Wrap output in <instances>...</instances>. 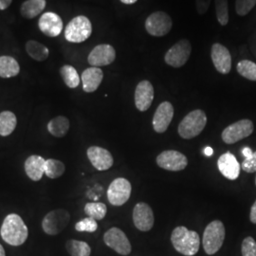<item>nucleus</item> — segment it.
I'll return each instance as SVG.
<instances>
[{
	"label": "nucleus",
	"instance_id": "obj_35",
	"mask_svg": "<svg viewBox=\"0 0 256 256\" xmlns=\"http://www.w3.org/2000/svg\"><path fill=\"white\" fill-rule=\"evenodd\" d=\"M256 5V0H236V10L240 16H245L254 9Z\"/></svg>",
	"mask_w": 256,
	"mask_h": 256
},
{
	"label": "nucleus",
	"instance_id": "obj_4",
	"mask_svg": "<svg viewBox=\"0 0 256 256\" xmlns=\"http://www.w3.org/2000/svg\"><path fill=\"white\" fill-rule=\"evenodd\" d=\"M207 124V116L203 110H196L188 113L178 126V134L186 140L198 136Z\"/></svg>",
	"mask_w": 256,
	"mask_h": 256
},
{
	"label": "nucleus",
	"instance_id": "obj_18",
	"mask_svg": "<svg viewBox=\"0 0 256 256\" xmlns=\"http://www.w3.org/2000/svg\"><path fill=\"white\" fill-rule=\"evenodd\" d=\"M40 30L48 37H57L63 30L62 18L54 12H45L38 21Z\"/></svg>",
	"mask_w": 256,
	"mask_h": 256
},
{
	"label": "nucleus",
	"instance_id": "obj_9",
	"mask_svg": "<svg viewBox=\"0 0 256 256\" xmlns=\"http://www.w3.org/2000/svg\"><path fill=\"white\" fill-rule=\"evenodd\" d=\"M172 28V19L164 12H156L146 21L147 32L155 37L164 36Z\"/></svg>",
	"mask_w": 256,
	"mask_h": 256
},
{
	"label": "nucleus",
	"instance_id": "obj_2",
	"mask_svg": "<svg viewBox=\"0 0 256 256\" xmlns=\"http://www.w3.org/2000/svg\"><path fill=\"white\" fill-rule=\"evenodd\" d=\"M171 242L178 252L185 256H194L200 250V238L196 232L180 226L173 230Z\"/></svg>",
	"mask_w": 256,
	"mask_h": 256
},
{
	"label": "nucleus",
	"instance_id": "obj_24",
	"mask_svg": "<svg viewBox=\"0 0 256 256\" xmlns=\"http://www.w3.org/2000/svg\"><path fill=\"white\" fill-rule=\"evenodd\" d=\"M20 66L18 61L10 56H0V77L12 78L18 75Z\"/></svg>",
	"mask_w": 256,
	"mask_h": 256
},
{
	"label": "nucleus",
	"instance_id": "obj_17",
	"mask_svg": "<svg viewBox=\"0 0 256 256\" xmlns=\"http://www.w3.org/2000/svg\"><path fill=\"white\" fill-rule=\"evenodd\" d=\"M86 154L93 167L99 171L108 170L114 164V160L111 153L102 147H90Z\"/></svg>",
	"mask_w": 256,
	"mask_h": 256
},
{
	"label": "nucleus",
	"instance_id": "obj_15",
	"mask_svg": "<svg viewBox=\"0 0 256 256\" xmlns=\"http://www.w3.org/2000/svg\"><path fill=\"white\" fill-rule=\"evenodd\" d=\"M174 117V108L171 102H164L156 110L153 118V128L156 133H164Z\"/></svg>",
	"mask_w": 256,
	"mask_h": 256
},
{
	"label": "nucleus",
	"instance_id": "obj_10",
	"mask_svg": "<svg viewBox=\"0 0 256 256\" xmlns=\"http://www.w3.org/2000/svg\"><path fill=\"white\" fill-rule=\"evenodd\" d=\"M192 52V46L187 39L176 43L165 54V63L173 68H182L187 63Z\"/></svg>",
	"mask_w": 256,
	"mask_h": 256
},
{
	"label": "nucleus",
	"instance_id": "obj_1",
	"mask_svg": "<svg viewBox=\"0 0 256 256\" xmlns=\"http://www.w3.org/2000/svg\"><path fill=\"white\" fill-rule=\"evenodd\" d=\"M0 234L7 244L16 247L26 242L28 230L20 216L16 214H10L2 223Z\"/></svg>",
	"mask_w": 256,
	"mask_h": 256
},
{
	"label": "nucleus",
	"instance_id": "obj_26",
	"mask_svg": "<svg viewBox=\"0 0 256 256\" xmlns=\"http://www.w3.org/2000/svg\"><path fill=\"white\" fill-rule=\"evenodd\" d=\"M18 120L14 113L10 111H3L0 113V136L7 137L16 128Z\"/></svg>",
	"mask_w": 256,
	"mask_h": 256
},
{
	"label": "nucleus",
	"instance_id": "obj_8",
	"mask_svg": "<svg viewBox=\"0 0 256 256\" xmlns=\"http://www.w3.org/2000/svg\"><path fill=\"white\" fill-rule=\"evenodd\" d=\"M131 191V183L124 178H118L110 183L108 190V202L113 206H122L130 198Z\"/></svg>",
	"mask_w": 256,
	"mask_h": 256
},
{
	"label": "nucleus",
	"instance_id": "obj_20",
	"mask_svg": "<svg viewBox=\"0 0 256 256\" xmlns=\"http://www.w3.org/2000/svg\"><path fill=\"white\" fill-rule=\"evenodd\" d=\"M220 173L230 180H236L240 174L241 166L234 155L227 152L221 155L218 160Z\"/></svg>",
	"mask_w": 256,
	"mask_h": 256
},
{
	"label": "nucleus",
	"instance_id": "obj_44",
	"mask_svg": "<svg viewBox=\"0 0 256 256\" xmlns=\"http://www.w3.org/2000/svg\"><path fill=\"white\" fill-rule=\"evenodd\" d=\"M0 256H6L5 250H4V248L2 247L1 244H0Z\"/></svg>",
	"mask_w": 256,
	"mask_h": 256
},
{
	"label": "nucleus",
	"instance_id": "obj_12",
	"mask_svg": "<svg viewBox=\"0 0 256 256\" xmlns=\"http://www.w3.org/2000/svg\"><path fill=\"white\" fill-rule=\"evenodd\" d=\"M104 241L108 247L118 252L120 256H128L131 252V244L126 234L119 228H111L104 236Z\"/></svg>",
	"mask_w": 256,
	"mask_h": 256
},
{
	"label": "nucleus",
	"instance_id": "obj_28",
	"mask_svg": "<svg viewBox=\"0 0 256 256\" xmlns=\"http://www.w3.org/2000/svg\"><path fill=\"white\" fill-rule=\"evenodd\" d=\"M66 248L72 256H90L92 254V248L84 241L68 240L66 243Z\"/></svg>",
	"mask_w": 256,
	"mask_h": 256
},
{
	"label": "nucleus",
	"instance_id": "obj_21",
	"mask_svg": "<svg viewBox=\"0 0 256 256\" xmlns=\"http://www.w3.org/2000/svg\"><path fill=\"white\" fill-rule=\"evenodd\" d=\"M104 78V72L100 68H88L82 74V90L84 92H96Z\"/></svg>",
	"mask_w": 256,
	"mask_h": 256
},
{
	"label": "nucleus",
	"instance_id": "obj_30",
	"mask_svg": "<svg viewBox=\"0 0 256 256\" xmlns=\"http://www.w3.org/2000/svg\"><path fill=\"white\" fill-rule=\"evenodd\" d=\"M84 212L93 220H102L104 218L108 208L106 204L102 202H90L86 203L84 206Z\"/></svg>",
	"mask_w": 256,
	"mask_h": 256
},
{
	"label": "nucleus",
	"instance_id": "obj_25",
	"mask_svg": "<svg viewBox=\"0 0 256 256\" xmlns=\"http://www.w3.org/2000/svg\"><path fill=\"white\" fill-rule=\"evenodd\" d=\"M70 129V120L64 116H58L50 120L48 124V132L56 138H63L68 134Z\"/></svg>",
	"mask_w": 256,
	"mask_h": 256
},
{
	"label": "nucleus",
	"instance_id": "obj_36",
	"mask_svg": "<svg viewBox=\"0 0 256 256\" xmlns=\"http://www.w3.org/2000/svg\"><path fill=\"white\" fill-rule=\"evenodd\" d=\"M242 256H256V241L252 238H246L241 245Z\"/></svg>",
	"mask_w": 256,
	"mask_h": 256
},
{
	"label": "nucleus",
	"instance_id": "obj_45",
	"mask_svg": "<svg viewBox=\"0 0 256 256\" xmlns=\"http://www.w3.org/2000/svg\"></svg>",
	"mask_w": 256,
	"mask_h": 256
},
{
	"label": "nucleus",
	"instance_id": "obj_37",
	"mask_svg": "<svg viewBox=\"0 0 256 256\" xmlns=\"http://www.w3.org/2000/svg\"><path fill=\"white\" fill-rule=\"evenodd\" d=\"M241 168L247 172V173H254L256 172V152H254V154L246 158L242 164H241Z\"/></svg>",
	"mask_w": 256,
	"mask_h": 256
},
{
	"label": "nucleus",
	"instance_id": "obj_11",
	"mask_svg": "<svg viewBox=\"0 0 256 256\" xmlns=\"http://www.w3.org/2000/svg\"><path fill=\"white\" fill-rule=\"evenodd\" d=\"M156 164L164 170L178 172L187 167L188 160L178 151L166 150L156 156Z\"/></svg>",
	"mask_w": 256,
	"mask_h": 256
},
{
	"label": "nucleus",
	"instance_id": "obj_33",
	"mask_svg": "<svg viewBox=\"0 0 256 256\" xmlns=\"http://www.w3.org/2000/svg\"><path fill=\"white\" fill-rule=\"evenodd\" d=\"M216 1V18L220 25L226 26L229 22V9L228 0H214Z\"/></svg>",
	"mask_w": 256,
	"mask_h": 256
},
{
	"label": "nucleus",
	"instance_id": "obj_34",
	"mask_svg": "<svg viewBox=\"0 0 256 256\" xmlns=\"http://www.w3.org/2000/svg\"><path fill=\"white\" fill-rule=\"evenodd\" d=\"M98 229L97 220H93L92 218H86L79 221L75 225V230L77 232H94Z\"/></svg>",
	"mask_w": 256,
	"mask_h": 256
},
{
	"label": "nucleus",
	"instance_id": "obj_22",
	"mask_svg": "<svg viewBox=\"0 0 256 256\" xmlns=\"http://www.w3.org/2000/svg\"><path fill=\"white\" fill-rule=\"evenodd\" d=\"M45 164L46 160L42 156H30L25 162V172L32 180L38 182L45 174Z\"/></svg>",
	"mask_w": 256,
	"mask_h": 256
},
{
	"label": "nucleus",
	"instance_id": "obj_23",
	"mask_svg": "<svg viewBox=\"0 0 256 256\" xmlns=\"http://www.w3.org/2000/svg\"><path fill=\"white\" fill-rule=\"evenodd\" d=\"M46 0H27L21 6V14L25 18H34L46 8Z\"/></svg>",
	"mask_w": 256,
	"mask_h": 256
},
{
	"label": "nucleus",
	"instance_id": "obj_3",
	"mask_svg": "<svg viewBox=\"0 0 256 256\" xmlns=\"http://www.w3.org/2000/svg\"><path fill=\"white\" fill-rule=\"evenodd\" d=\"M226 236L224 224L220 220H214L208 224L203 232L202 245L205 252L212 256L220 250Z\"/></svg>",
	"mask_w": 256,
	"mask_h": 256
},
{
	"label": "nucleus",
	"instance_id": "obj_27",
	"mask_svg": "<svg viewBox=\"0 0 256 256\" xmlns=\"http://www.w3.org/2000/svg\"><path fill=\"white\" fill-rule=\"evenodd\" d=\"M26 50L28 54L30 55L32 59L39 62L45 61L48 57V54H50L48 48L46 46L42 45L41 43L34 40L28 41L26 44Z\"/></svg>",
	"mask_w": 256,
	"mask_h": 256
},
{
	"label": "nucleus",
	"instance_id": "obj_43",
	"mask_svg": "<svg viewBox=\"0 0 256 256\" xmlns=\"http://www.w3.org/2000/svg\"><path fill=\"white\" fill-rule=\"evenodd\" d=\"M138 0H120V2L122 3H124V4H128V5H130V4H134V3H136Z\"/></svg>",
	"mask_w": 256,
	"mask_h": 256
},
{
	"label": "nucleus",
	"instance_id": "obj_29",
	"mask_svg": "<svg viewBox=\"0 0 256 256\" xmlns=\"http://www.w3.org/2000/svg\"><path fill=\"white\" fill-rule=\"evenodd\" d=\"M60 74L64 80V84L70 88H76L80 84V77L77 70L74 68L72 66L64 64L61 70Z\"/></svg>",
	"mask_w": 256,
	"mask_h": 256
},
{
	"label": "nucleus",
	"instance_id": "obj_13",
	"mask_svg": "<svg viewBox=\"0 0 256 256\" xmlns=\"http://www.w3.org/2000/svg\"><path fill=\"white\" fill-rule=\"evenodd\" d=\"M133 222L138 230L148 232L154 226V214L146 202H140L133 210Z\"/></svg>",
	"mask_w": 256,
	"mask_h": 256
},
{
	"label": "nucleus",
	"instance_id": "obj_19",
	"mask_svg": "<svg viewBox=\"0 0 256 256\" xmlns=\"http://www.w3.org/2000/svg\"><path fill=\"white\" fill-rule=\"evenodd\" d=\"M154 100V88L149 81H142L138 84L135 90V106L138 110L144 112L149 110Z\"/></svg>",
	"mask_w": 256,
	"mask_h": 256
},
{
	"label": "nucleus",
	"instance_id": "obj_7",
	"mask_svg": "<svg viewBox=\"0 0 256 256\" xmlns=\"http://www.w3.org/2000/svg\"><path fill=\"white\" fill-rule=\"evenodd\" d=\"M254 132V124L250 120H240L230 124L221 134L223 142L227 144H234L239 140L250 136Z\"/></svg>",
	"mask_w": 256,
	"mask_h": 256
},
{
	"label": "nucleus",
	"instance_id": "obj_31",
	"mask_svg": "<svg viewBox=\"0 0 256 256\" xmlns=\"http://www.w3.org/2000/svg\"><path fill=\"white\" fill-rule=\"evenodd\" d=\"M66 170L64 164L58 160H46L45 164V174L50 178H58L63 176Z\"/></svg>",
	"mask_w": 256,
	"mask_h": 256
},
{
	"label": "nucleus",
	"instance_id": "obj_16",
	"mask_svg": "<svg viewBox=\"0 0 256 256\" xmlns=\"http://www.w3.org/2000/svg\"><path fill=\"white\" fill-rule=\"evenodd\" d=\"M210 57L216 70L221 74H228L232 70V56L226 46L216 43L212 46Z\"/></svg>",
	"mask_w": 256,
	"mask_h": 256
},
{
	"label": "nucleus",
	"instance_id": "obj_42",
	"mask_svg": "<svg viewBox=\"0 0 256 256\" xmlns=\"http://www.w3.org/2000/svg\"><path fill=\"white\" fill-rule=\"evenodd\" d=\"M204 152H205V155L208 156H210L212 155V153H214V150H212V147L208 146L205 148Z\"/></svg>",
	"mask_w": 256,
	"mask_h": 256
},
{
	"label": "nucleus",
	"instance_id": "obj_5",
	"mask_svg": "<svg viewBox=\"0 0 256 256\" xmlns=\"http://www.w3.org/2000/svg\"><path fill=\"white\" fill-rule=\"evenodd\" d=\"M92 34V22L84 16L72 19L64 30V37L70 43H82L88 39Z\"/></svg>",
	"mask_w": 256,
	"mask_h": 256
},
{
	"label": "nucleus",
	"instance_id": "obj_41",
	"mask_svg": "<svg viewBox=\"0 0 256 256\" xmlns=\"http://www.w3.org/2000/svg\"><path fill=\"white\" fill-rule=\"evenodd\" d=\"M242 154L243 156H245V158H248V156H250L254 154V152H252V150L250 148V147H245L243 150H242Z\"/></svg>",
	"mask_w": 256,
	"mask_h": 256
},
{
	"label": "nucleus",
	"instance_id": "obj_39",
	"mask_svg": "<svg viewBox=\"0 0 256 256\" xmlns=\"http://www.w3.org/2000/svg\"><path fill=\"white\" fill-rule=\"evenodd\" d=\"M250 220L252 223L256 224V202L254 203L250 209Z\"/></svg>",
	"mask_w": 256,
	"mask_h": 256
},
{
	"label": "nucleus",
	"instance_id": "obj_38",
	"mask_svg": "<svg viewBox=\"0 0 256 256\" xmlns=\"http://www.w3.org/2000/svg\"><path fill=\"white\" fill-rule=\"evenodd\" d=\"M210 0H196V10L200 14H204L210 7Z\"/></svg>",
	"mask_w": 256,
	"mask_h": 256
},
{
	"label": "nucleus",
	"instance_id": "obj_40",
	"mask_svg": "<svg viewBox=\"0 0 256 256\" xmlns=\"http://www.w3.org/2000/svg\"><path fill=\"white\" fill-rule=\"evenodd\" d=\"M12 0H0V10H6L12 3Z\"/></svg>",
	"mask_w": 256,
	"mask_h": 256
},
{
	"label": "nucleus",
	"instance_id": "obj_6",
	"mask_svg": "<svg viewBox=\"0 0 256 256\" xmlns=\"http://www.w3.org/2000/svg\"><path fill=\"white\" fill-rule=\"evenodd\" d=\"M70 220V214L64 209H57L46 214L42 221L43 230L48 236H57L62 232Z\"/></svg>",
	"mask_w": 256,
	"mask_h": 256
},
{
	"label": "nucleus",
	"instance_id": "obj_32",
	"mask_svg": "<svg viewBox=\"0 0 256 256\" xmlns=\"http://www.w3.org/2000/svg\"><path fill=\"white\" fill-rule=\"evenodd\" d=\"M238 74L250 81H256V64L250 60L240 61L236 66Z\"/></svg>",
	"mask_w": 256,
	"mask_h": 256
},
{
	"label": "nucleus",
	"instance_id": "obj_14",
	"mask_svg": "<svg viewBox=\"0 0 256 256\" xmlns=\"http://www.w3.org/2000/svg\"><path fill=\"white\" fill-rule=\"evenodd\" d=\"M116 52L108 44H102L95 46L88 57V61L92 66L99 68L108 66L115 61Z\"/></svg>",
	"mask_w": 256,
	"mask_h": 256
}]
</instances>
